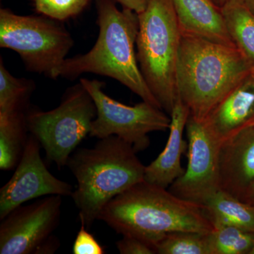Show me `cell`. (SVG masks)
Segmentation results:
<instances>
[{"label": "cell", "instance_id": "obj_1", "mask_svg": "<svg viewBox=\"0 0 254 254\" xmlns=\"http://www.w3.org/2000/svg\"><path fill=\"white\" fill-rule=\"evenodd\" d=\"M99 220L123 236L141 239L153 249L171 232L209 234L214 230L201 205L145 180L110 200Z\"/></svg>", "mask_w": 254, "mask_h": 254}, {"label": "cell", "instance_id": "obj_2", "mask_svg": "<svg viewBox=\"0 0 254 254\" xmlns=\"http://www.w3.org/2000/svg\"><path fill=\"white\" fill-rule=\"evenodd\" d=\"M98 39L88 53L66 58L58 69V77L73 80L85 73L113 78L162 109L140 69L136 55L138 14L116 6L115 0H95ZM163 110V109H162Z\"/></svg>", "mask_w": 254, "mask_h": 254}, {"label": "cell", "instance_id": "obj_3", "mask_svg": "<svg viewBox=\"0 0 254 254\" xmlns=\"http://www.w3.org/2000/svg\"><path fill=\"white\" fill-rule=\"evenodd\" d=\"M251 73L236 46L182 33L177 93L195 120L204 122L218 103Z\"/></svg>", "mask_w": 254, "mask_h": 254}, {"label": "cell", "instance_id": "obj_4", "mask_svg": "<svg viewBox=\"0 0 254 254\" xmlns=\"http://www.w3.org/2000/svg\"><path fill=\"white\" fill-rule=\"evenodd\" d=\"M136 153L129 143L111 136L70 155L66 167L77 182L71 197L86 228L98 220L110 200L144 180L145 167Z\"/></svg>", "mask_w": 254, "mask_h": 254}, {"label": "cell", "instance_id": "obj_5", "mask_svg": "<svg viewBox=\"0 0 254 254\" xmlns=\"http://www.w3.org/2000/svg\"><path fill=\"white\" fill-rule=\"evenodd\" d=\"M138 18L140 69L162 109L170 116L179 98L177 66L182 38L173 0H148Z\"/></svg>", "mask_w": 254, "mask_h": 254}, {"label": "cell", "instance_id": "obj_6", "mask_svg": "<svg viewBox=\"0 0 254 254\" xmlns=\"http://www.w3.org/2000/svg\"><path fill=\"white\" fill-rule=\"evenodd\" d=\"M73 43L61 21L0 9V48L16 52L28 71L56 79Z\"/></svg>", "mask_w": 254, "mask_h": 254}, {"label": "cell", "instance_id": "obj_7", "mask_svg": "<svg viewBox=\"0 0 254 254\" xmlns=\"http://www.w3.org/2000/svg\"><path fill=\"white\" fill-rule=\"evenodd\" d=\"M96 115L94 100L79 82L65 91L55 109L29 108L26 122L28 132L41 143L47 160L60 170L66 166L70 155L90 134Z\"/></svg>", "mask_w": 254, "mask_h": 254}, {"label": "cell", "instance_id": "obj_8", "mask_svg": "<svg viewBox=\"0 0 254 254\" xmlns=\"http://www.w3.org/2000/svg\"><path fill=\"white\" fill-rule=\"evenodd\" d=\"M80 83L91 95L96 106L90 136L98 138L118 136L134 148L143 151L150 144L148 133L166 131L171 118L158 107L147 102L128 106L114 100L103 91L105 83L96 79L80 78Z\"/></svg>", "mask_w": 254, "mask_h": 254}, {"label": "cell", "instance_id": "obj_9", "mask_svg": "<svg viewBox=\"0 0 254 254\" xmlns=\"http://www.w3.org/2000/svg\"><path fill=\"white\" fill-rule=\"evenodd\" d=\"M186 129L187 168L168 190L182 199L203 205L220 190L219 155L222 143L205 122L195 120L190 115Z\"/></svg>", "mask_w": 254, "mask_h": 254}, {"label": "cell", "instance_id": "obj_10", "mask_svg": "<svg viewBox=\"0 0 254 254\" xmlns=\"http://www.w3.org/2000/svg\"><path fill=\"white\" fill-rule=\"evenodd\" d=\"M62 204V195H47L11 210L1 220L0 254H36L59 225Z\"/></svg>", "mask_w": 254, "mask_h": 254}, {"label": "cell", "instance_id": "obj_11", "mask_svg": "<svg viewBox=\"0 0 254 254\" xmlns=\"http://www.w3.org/2000/svg\"><path fill=\"white\" fill-rule=\"evenodd\" d=\"M41 143L30 134L11 179L0 190V220L23 203L46 195L71 196L72 185L53 175L41 156Z\"/></svg>", "mask_w": 254, "mask_h": 254}, {"label": "cell", "instance_id": "obj_12", "mask_svg": "<svg viewBox=\"0 0 254 254\" xmlns=\"http://www.w3.org/2000/svg\"><path fill=\"white\" fill-rule=\"evenodd\" d=\"M219 173L220 190L242 200L254 181V127L222 142Z\"/></svg>", "mask_w": 254, "mask_h": 254}, {"label": "cell", "instance_id": "obj_13", "mask_svg": "<svg viewBox=\"0 0 254 254\" xmlns=\"http://www.w3.org/2000/svg\"><path fill=\"white\" fill-rule=\"evenodd\" d=\"M204 122L221 143L254 127V74L234 88Z\"/></svg>", "mask_w": 254, "mask_h": 254}, {"label": "cell", "instance_id": "obj_14", "mask_svg": "<svg viewBox=\"0 0 254 254\" xmlns=\"http://www.w3.org/2000/svg\"><path fill=\"white\" fill-rule=\"evenodd\" d=\"M190 116V109L178 98L170 115L168 141L158 158L145 167V182L168 189L183 175L185 170L182 168L181 158L188 148L183 134Z\"/></svg>", "mask_w": 254, "mask_h": 254}, {"label": "cell", "instance_id": "obj_15", "mask_svg": "<svg viewBox=\"0 0 254 254\" xmlns=\"http://www.w3.org/2000/svg\"><path fill=\"white\" fill-rule=\"evenodd\" d=\"M182 33L235 46L229 34L221 9L213 0H173Z\"/></svg>", "mask_w": 254, "mask_h": 254}, {"label": "cell", "instance_id": "obj_16", "mask_svg": "<svg viewBox=\"0 0 254 254\" xmlns=\"http://www.w3.org/2000/svg\"><path fill=\"white\" fill-rule=\"evenodd\" d=\"M214 227L230 225L254 235V207L222 190L201 205Z\"/></svg>", "mask_w": 254, "mask_h": 254}, {"label": "cell", "instance_id": "obj_17", "mask_svg": "<svg viewBox=\"0 0 254 254\" xmlns=\"http://www.w3.org/2000/svg\"><path fill=\"white\" fill-rule=\"evenodd\" d=\"M220 9L232 41L254 74V13L240 0H228Z\"/></svg>", "mask_w": 254, "mask_h": 254}, {"label": "cell", "instance_id": "obj_18", "mask_svg": "<svg viewBox=\"0 0 254 254\" xmlns=\"http://www.w3.org/2000/svg\"><path fill=\"white\" fill-rule=\"evenodd\" d=\"M26 113L0 114V169L14 170L24 150L28 136Z\"/></svg>", "mask_w": 254, "mask_h": 254}, {"label": "cell", "instance_id": "obj_19", "mask_svg": "<svg viewBox=\"0 0 254 254\" xmlns=\"http://www.w3.org/2000/svg\"><path fill=\"white\" fill-rule=\"evenodd\" d=\"M36 84L33 80L16 78L0 59V114L26 113Z\"/></svg>", "mask_w": 254, "mask_h": 254}, {"label": "cell", "instance_id": "obj_20", "mask_svg": "<svg viewBox=\"0 0 254 254\" xmlns=\"http://www.w3.org/2000/svg\"><path fill=\"white\" fill-rule=\"evenodd\" d=\"M212 254H250L254 247V235L230 225L214 227L208 234Z\"/></svg>", "mask_w": 254, "mask_h": 254}, {"label": "cell", "instance_id": "obj_21", "mask_svg": "<svg viewBox=\"0 0 254 254\" xmlns=\"http://www.w3.org/2000/svg\"><path fill=\"white\" fill-rule=\"evenodd\" d=\"M159 254H212L208 234L194 232H174L155 244Z\"/></svg>", "mask_w": 254, "mask_h": 254}, {"label": "cell", "instance_id": "obj_22", "mask_svg": "<svg viewBox=\"0 0 254 254\" xmlns=\"http://www.w3.org/2000/svg\"><path fill=\"white\" fill-rule=\"evenodd\" d=\"M93 0H33L38 14L57 21H66L81 14Z\"/></svg>", "mask_w": 254, "mask_h": 254}, {"label": "cell", "instance_id": "obj_23", "mask_svg": "<svg viewBox=\"0 0 254 254\" xmlns=\"http://www.w3.org/2000/svg\"><path fill=\"white\" fill-rule=\"evenodd\" d=\"M73 254H103L104 248L93 235L87 230L83 223L78 231L72 247Z\"/></svg>", "mask_w": 254, "mask_h": 254}, {"label": "cell", "instance_id": "obj_24", "mask_svg": "<svg viewBox=\"0 0 254 254\" xmlns=\"http://www.w3.org/2000/svg\"><path fill=\"white\" fill-rule=\"evenodd\" d=\"M116 247L121 254H155L152 246L136 237L123 235V238L116 242Z\"/></svg>", "mask_w": 254, "mask_h": 254}, {"label": "cell", "instance_id": "obj_25", "mask_svg": "<svg viewBox=\"0 0 254 254\" xmlns=\"http://www.w3.org/2000/svg\"><path fill=\"white\" fill-rule=\"evenodd\" d=\"M123 8L131 10L137 14L144 11L148 5V0H115Z\"/></svg>", "mask_w": 254, "mask_h": 254}, {"label": "cell", "instance_id": "obj_26", "mask_svg": "<svg viewBox=\"0 0 254 254\" xmlns=\"http://www.w3.org/2000/svg\"><path fill=\"white\" fill-rule=\"evenodd\" d=\"M60 242L54 235L46 241L43 245L40 247L36 254H54L60 248Z\"/></svg>", "mask_w": 254, "mask_h": 254}, {"label": "cell", "instance_id": "obj_27", "mask_svg": "<svg viewBox=\"0 0 254 254\" xmlns=\"http://www.w3.org/2000/svg\"><path fill=\"white\" fill-rule=\"evenodd\" d=\"M242 200L247 203V204L254 207V181L252 182V185L249 187Z\"/></svg>", "mask_w": 254, "mask_h": 254}, {"label": "cell", "instance_id": "obj_28", "mask_svg": "<svg viewBox=\"0 0 254 254\" xmlns=\"http://www.w3.org/2000/svg\"><path fill=\"white\" fill-rule=\"evenodd\" d=\"M240 1L254 13V0H240Z\"/></svg>", "mask_w": 254, "mask_h": 254}, {"label": "cell", "instance_id": "obj_29", "mask_svg": "<svg viewBox=\"0 0 254 254\" xmlns=\"http://www.w3.org/2000/svg\"><path fill=\"white\" fill-rule=\"evenodd\" d=\"M213 2L217 5V6H218L219 7L221 8L222 6L225 5V3H226L228 0H213Z\"/></svg>", "mask_w": 254, "mask_h": 254}, {"label": "cell", "instance_id": "obj_30", "mask_svg": "<svg viewBox=\"0 0 254 254\" xmlns=\"http://www.w3.org/2000/svg\"><path fill=\"white\" fill-rule=\"evenodd\" d=\"M251 254H254V247L253 250H252V252H250Z\"/></svg>", "mask_w": 254, "mask_h": 254}]
</instances>
